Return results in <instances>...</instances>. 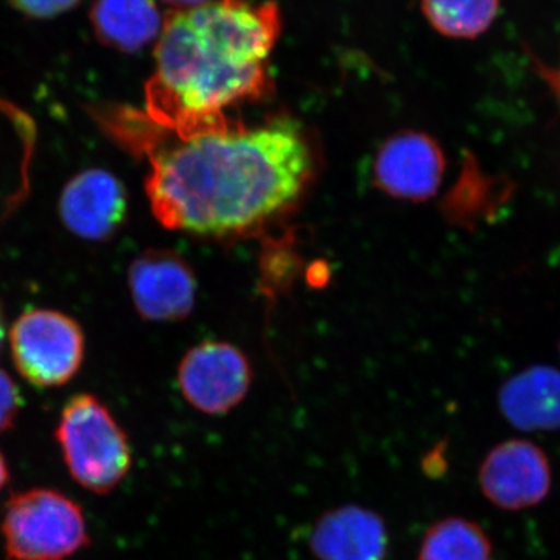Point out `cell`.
<instances>
[{"instance_id":"cell-1","label":"cell","mask_w":560,"mask_h":560,"mask_svg":"<svg viewBox=\"0 0 560 560\" xmlns=\"http://www.w3.org/2000/svg\"><path fill=\"white\" fill-rule=\"evenodd\" d=\"M151 209L165 228L197 235L250 230L300 197L312 154L298 125L208 128L143 150Z\"/></svg>"},{"instance_id":"cell-2","label":"cell","mask_w":560,"mask_h":560,"mask_svg":"<svg viewBox=\"0 0 560 560\" xmlns=\"http://www.w3.org/2000/svg\"><path fill=\"white\" fill-rule=\"evenodd\" d=\"M280 31L276 2L212 0L171 11L154 43L147 117L176 138L224 125V110L268 90Z\"/></svg>"},{"instance_id":"cell-3","label":"cell","mask_w":560,"mask_h":560,"mask_svg":"<svg viewBox=\"0 0 560 560\" xmlns=\"http://www.w3.org/2000/svg\"><path fill=\"white\" fill-rule=\"evenodd\" d=\"M55 438L70 477L97 495L116 489L131 469L127 433L92 394H77L65 405Z\"/></svg>"},{"instance_id":"cell-4","label":"cell","mask_w":560,"mask_h":560,"mask_svg":"<svg viewBox=\"0 0 560 560\" xmlns=\"http://www.w3.org/2000/svg\"><path fill=\"white\" fill-rule=\"evenodd\" d=\"M0 528L11 560H68L90 545L83 511L54 489L14 493Z\"/></svg>"},{"instance_id":"cell-5","label":"cell","mask_w":560,"mask_h":560,"mask_svg":"<svg viewBox=\"0 0 560 560\" xmlns=\"http://www.w3.org/2000/svg\"><path fill=\"white\" fill-rule=\"evenodd\" d=\"M18 372L33 386L58 388L75 377L84 360V335L77 320L55 311L22 313L10 330Z\"/></svg>"},{"instance_id":"cell-6","label":"cell","mask_w":560,"mask_h":560,"mask_svg":"<svg viewBox=\"0 0 560 560\" xmlns=\"http://www.w3.org/2000/svg\"><path fill=\"white\" fill-rule=\"evenodd\" d=\"M253 370L241 349L223 341H205L184 355L178 386L184 400L201 415H230L248 396Z\"/></svg>"},{"instance_id":"cell-7","label":"cell","mask_w":560,"mask_h":560,"mask_svg":"<svg viewBox=\"0 0 560 560\" xmlns=\"http://www.w3.org/2000/svg\"><path fill=\"white\" fill-rule=\"evenodd\" d=\"M482 495L503 511L537 506L551 490L550 460L529 441L512 440L497 445L478 471Z\"/></svg>"},{"instance_id":"cell-8","label":"cell","mask_w":560,"mask_h":560,"mask_svg":"<svg viewBox=\"0 0 560 560\" xmlns=\"http://www.w3.org/2000/svg\"><path fill=\"white\" fill-rule=\"evenodd\" d=\"M444 173L441 147L423 132H399L386 140L375 154V184L399 200H430L440 190Z\"/></svg>"},{"instance_id":"cell-9","label":"cell","mask_w":560,"mask_h":560,"mask_svg":"<svg viewBox=\"0 0 560 560\" xmlns=\"http://www.w3.org/2000/svg\"><path fill=\"white\" fill-rule=\"evenodd\" d=\"M132 302L139 315L156 323L186 318L197 296L194 272L171 250H149L128 271Z\"/></svg>"},{"instance_id":"cell-10","label":"cell","mask_w":560,"mask_h":560,"mask_svg":"<svg viewBox=\"0 0 560 560\" xmlns=\"http://www.w3.org/2000/svg\"><path fill=\"white\" fill-rule=\"evenodd\" d=\"M308 548L318 560H386L388 526L370 508L342 504L316 518L308 534Z\"/></svg>"},{"instance_id":"cell-11","label":"cell","mask_w":560,"mask_h":560,"mask_svg":"<svg viewBox=\"0 0 560 560\" xmlns=\"http://www.w3.org/2000/svg\"><path fill=\"white\" fill-rule=\"evenodd\" d=\"M128 200L124 184L105 171H86L70 179L61 195L62 223L88 241H105L125 221Z\"/></svg>"},{"instance_id":"cell-12","label":"cell","mask_w":560,"mask_h":560,"mask_svg":"<svg viewBox=\"0 0 560 560\" xmlns=\"http://www.w3.org/2000/svg\"><path fill=\"white\" fill-rule=\"evenodd\" d=\"M499 407L514 429L560 430V371L536 364L517 372L501 385Z\"/></svg>"},{"instance_id":"cell-13","label":"cell","mask_w":560,"mask_h":560,"mask_svg":"<svg viewBox=\"0 0 560 560\" xmlns=\"http://www.w3.org/2000/svg\"><path fill=\"white\" fill-rule=\"evenodd\" d=\"M156 0H94L90 22L108 49L136 54L156 43L164 25Z\"/></svg>"},{"instance_id":"cell-14","label":"cell","mask_w":560,"mask_h":560,"mask_svg":"<svg viewBox=\"0 0 560 560\" xmlns=\"http://www.w3.org/2000/svg\"><path fill=\"white\" fill-rule=\"evenodd\" d=\"M492 544L478 523L447 517L431 525L420 541L418 560H490Z\"/></svg>"},{"instance_id":"cell-15","label":"cell","mask_w":560,"mask_h":560,"mask_svg":"<svg viewBox=\"0 0 560 560\" xmlns=\"http://www.w3.org/2000/svg\"><path fill=\"white\" fill-rule=\"evenodd\" d=\"M433 31L452 39H477L499 18L501 0H420Z\"/></svg>"},{"instance_id":"cell-16","label":"cell","mask_w":560,"mask_h":560,"mask_svg":"<svg viewBox=\"0 0 560 560\" xmlns=\"http://www.w3.org/2000/svg\"><path fill=\"white\" fill-rule=\"evenodd\" d=\"M9 3L31 20H54L75 9L80 0H9Z\"/></svg>"},{"instance_id":"cell-17","label":"cell","mask_w":560,"mask_h":560,"mask_svg":"<svg viewBox=\"0 0 560 560\" xmlns=\"http://www.w3.org/2000/svg\"><path fill=\"white\" fill-rule=\"evenodd\" d=\"M22 407L21 394L13 378L0 370V433L10 430L20 415Z\"/></svg>"},{"instance_id":"cell-18","label":"cell","mask_w":560,"mask_h":560,"mask_svg":"<svg viewBox=\"0 0 560 560\" xmlns=\"http://www.w3.org/2000/svg\"><path fill=\"white\" fill-rule=\"evenodd\" d=\"M160 2L172 7L173 10H191L206 5V3H210L212 0H160Z\"/></svg>"},{"instance_id":"cell-19","label":"cell","mask_w":560,"mask_h":560,"mask_svg":"<svg viewBox=\"0 0 560 560\" xmlns=\"http://www.w3.org/2000/svg\"><path fill=\"white\" fill-rule=\"evenodd\" d=\"M10 480V470L7 466V460L3 458L2 452H0V490L5 488L7 482Z\"/></svg>"},{"instance_id":"cell-20","label":"cell","mask_w":560,"mask_h":560,"mask_svg":"<svg viewBox=\"0 0 560 560\" xmlns=\"http://www.w3.org/2000/svg\"><path fill=\"white\" fill-rule=\"evenodd\" d=\"M3 337H5V323H3V313L0 311V348H2Z\"/></svg>"}]
</instances>
